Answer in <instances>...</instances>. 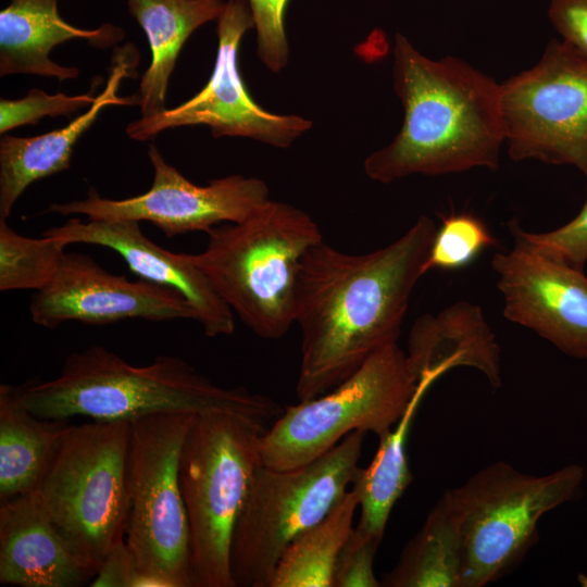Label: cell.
<instances>
[{
  "instance_id": "obj_7",
  "label": "cell",
  "mask_w": 587,
  "mask_h": 587,
  "mask_svg": "<svg viewBox=\"0 0 587 587\" xmlns=\"http://www.w3.org/2000/svg\"><path fill=\"white\" fill-rule=\"evenodd\" d=\"M584 479L576 463L534 476L498 461L446 489L462 539L460 587H483L510 573L538 541L540 517L573 500Z\"/></svg>"
},
{
  "instance_id": "obj_2",
  "label": "cell",
  "mask_w": 587,
  "mask_h": 587,
  "mask_svg": "<svg viewBox=\"0 0 587 587\" xmlns=\"http://www.w3.org/2000/svg\"><path fill=\"white\" fill-rule=\"evenodd\" d=\"M392 74L403 123L389 145L365 159L369 178L388 184L415 174L499 167L500 84L460 58L425 57L401 34L395 37Z\"/></svg>"
},
{
  "instance_id": "obj_31",
  "label": "cell",
  "mask_w": 587,
  "mask_h": 587,
  "mask_svg": "<svg viewBox=\"0 0 587 587\" xmlns=\"http://www.w3.org/2000/svg\"><path fill=\"white\" fill-rule=\"evenodd\" d=\"M521 234L547 254L583 270L587 261V199L579 213L563 226L547 233Z\"/></svg>"
},
{
  "instance_id": "obj_28",
  "label": "cell",
  "mask_w": 587,
  "mask_h": 587,
  "mask_svg": "<svg viewBox=\"0 0 587 587\" xmlns=\"http://www.w3.org/2000/svg\"><path fill=\"white\" fill-rule=\"evenodd\" d=\"M93 90L92 87L87 93L68 96L62 92L49 95L34 88L22 99H1L0 133L4 134L26 124H37L45 116L68 115L82 108L90 107L97 97Z\"/></svg>"
},
{
  "instance_id": "obj_9",
  "label": "cell",
  "mask_w": 587,
  "mask_h": 587,
  "mask_svg": "<svg viewBox=\"0 0 587 587\" xmlns=\"http://www.w3.org/2000/svg\"><path fill=\"white\" fill-rule=\"evenodd\" d=\"M417 385L398 344L382 347L333 389L284 408L262 437L263 465L302 466L355 430L383 438L405 412Z\"/></svg>"
},
{
  "instance_id": "obj_27",
  "label": "cell",
  "mask_w": 587,
  "mask_h": 587,
  "mask_svg": "<svg viewBox=\"0 0 587 587\" xmlns=\"http://www.w3.org/2000/svg\"><path fill=\"white\" fill-rule=\"evenodd\" d=\"M497 245L486 224L470 213L449 214L436 229L424 265L430 270L454 271L470 265L485 249Z\"/></svg>"
},
{
  "instance_id": "obj_30",
  "label": "cell",
  "mask_w": 587,
  "mask_h": 587,
  "mask_svg": "<svg viewBox=\"0 0 587 587\" xmlns=\"http://www.w3.org/2000/svg\"><path fill=\"white\" fill-rule=\"evenodd\" d=\"M383 538L355 526L345 542L334 573L333 587H379L373 563Z\"/></svg>"
},
{
  "instance_id": "obj_8",
  "label": "cell",
  "mask_w": 587,
  "mask_h": 587,
  "mask_svg": "<svg viewBox=\"0 0 587 587\" xmlns=\"http://www.w3.org/2000/svg\"><path fill=\"white\" fill-rule=\"evenodd\" d=\"M366 432L347 435L295 469L261 465L236 522L229 551L235 587H268L287 546L319 523L351 486Z\"/></svg>"
},
{
  "instance_id": "obj_18",
  "label": "cell",
  "mask_w": 587,
  "mask_h": 587,
  "mask_svg": "<svg viewBox=\"0 0 587 587\" xmlns=\"http://www.w3.org/2000/svg\"><path fill=\"white\" fill-rule=\"evenodd\" d=\"M138 53L132 45L115 49L104 89L86 112L62 128L35 137L0 139V218L7 220L25 189L36 180L70 167L74 147L108 105H139L138 95L120 97L121 80L134 77Z\"/></svg>"
},
{
  "instance_id": "obj_21",
  "label": "cell",
  "mask_w": 587,
  "mask_h": 587,
  "mask_svg": "<svg viewBox=\"0 0 587 587\" xmlns=\"http://www.w3.org/2000/svg\"><path fill=\"white\" fill-rule=\"evenodd\" d=\"M224 5L223 0H127L128 11L145 32L151 51L137 93L141 117L166 110L167 85L182 47L200 26L217 21Z\"/></svg>"
},
{
  "instance_id": "obj_10",
  "label": "cell",
  "mask_w": 587,
  "mask_h": 587,
  "mask_svg": "<svg viewBox=\"0 0 587 587\" xmlns=\"http://www.w3.org/2000/svg\"><path fill=\"white\" fill-rule=\"evenodd\" d=\"M195 414L164 412L132 421L125 541L139 567L164 587H193L179 459Z\"/></svg>"
},
{
  "instance_id": "obj_11",
  "label": "cell",
  "mask_w": 587,
  "mask_h": 587,
  "mask_svg": "<svg viewBox=\"0 0 587 587\" xmlns=\"http://www.w3.org/2000/svg\"><path fill=\"white\" fill-rule=\"evenodd\" d=\"M500 87L509 157L573 165L587 179V57L553 39Z\"/></svg>"
},
{
  "instance_id": "obj_22",
  "label": "cell",
  "mask_w": 587,
  "mask_h": 587,
  "mask_svg": "<svg viewBox=\"0 0 587 587\" xmlns=\"http://www.w3.org/2000/svg\"><path fill=\"white\" fill-rule=\"evenodd\" d=\"M68 420H47L28 411L15 386L0 385V501L37 488Z\"/></svg>"
},
{
  "instance_id": "obj_33",
  "label": "cell",
  "mask_w": 587,
  "mask_h": 587,
  "mask_svg": "<svg viewBox=\"0 0 587 587\" xmlns=\"http://www.w3.org/2000/svg\"><path fill=\"white\" fill-rule=\"evenodd\" d=\"M548 17L562 40L587 57V0H550Z\"/></svg>"
},
{
  "instance_id": "obj_24",
  "label": "cell",
  "mask_w": 587,
  "mask_h": 587,
  "mask_svg": "<svg viewBox=\"0 0 587 587\" xmlns=\"http://www.w3.org/2000/svg\"><path fill=\"white\" fill-rule=\"evenodd\" d=\"M462 564V539L445 491L380 583L385 587H460Z\"/></svg>"
},
{
  "instance_id": "obj_19",
  "label": "cell",
  "mask_w": 587,
  "mask_h": 587,
  "mask_svg": "<svg viewBox=\"0 0 587 587\" xmlns=\"http://www.w3.org/2000/svg\"><path fill=\"white\" fill-rule=\"evenodd\" d=\"M407 360L417 383L437 380L450 370H478L492 387L501 385L500 347L480 308L459 301L419 317L409 335Z\"/></svg>"
},
{
  "instance_id": "obj_26",
  "label": "cell",
  "mask_w": 587,
  "mask_h": 587,
  "mask_svg": "<svg viewBox=\"0 0 587 587\" xmlns=\"http://www.w3.org/2000/svg\"><path fill=\"white\" fill-rule=\"evenodd\" d=\"M66 246L48 236L21 235L0 218V290L42 289L59 270Z\"/></svg>"
},
{
  "instance_id": "obj_4",
  "label": "cell",
  "mask_w": 587,
  "mask_h": 587,
  "mask_svg": "<svg viewBox=\"0 0 587 587\" xmlns=\"http://www.w3.org/2000/svg\"><path fill=\"white\" fill-rule=\"evenodd\" d=\"M205 249L187 254L234 314L259 337L279 339L295 324L305 253L323 240L303 210L268 199L248 217L209 233Z\"/></svg>"
},
{
  "instance_id": "obj_16",
  "label": "cell",
  "mask_w": 587,
  "mask_h": 587,
  "mask_svg": "<svg viewBox=\"0 0 587 587\" xmlns=\"http://www.w3.org/2000/svg\"><path fill=\"white\" fill-rule=\"evenodd\" d=\"M42 236L70 243H89L118 253L128 268L146 282L172 289L189 303L208 337L228 336L235 330V314L203 272L186 253L171 252L150 240L130 220L72 217L50 227Z\"/></svg>"
},
{
  "instance_id": "obj_20",
  "label": "cell",
  "mask_w": 587,
  "mask_h": 587,
  "mask_svg": "<svg viewBox=\"0 0 587 587\" xmlns=\"http://www.w3.org/2000/svg\"><path fill=\"white\" fill-rule=\"evenodd\" d=\"M123 28L103 24L84 29L64 21L58 0H10L0 11V75L33 74L59 80L76 78V67L63 66L50 59L51 50L72 39H85L97 48L117 43Z\"/></svg>"
},
{
  "instance_id": "obj_23",
  "label": "cell",
  "mask_w": 587,
  "mask_h": 587,
  "mask_svg": "<svg viewBox=\"0 0 587 587\" xmlns=\"http://www.w3.org/2000/svg\"><path fill=\"white\" fill-rule=\"evenodd\" d=\"M435 382H419L416 392L392 429L379 439L376 454L367 467H358L351 488L361 509L358 527L383 538L390 512L403 495L412 474L408 463L407 440L412 421L426 391Z\"/></svg>"
},
{
  "instance_id": "obj_17",
  "label": "cell",
  "mask_w": 587,
  "mask_h": 587,
  "mask_svg": "<svg viewBox=\"0 0 587 587\" xmlns=\"http://www.w3.org/2000/svg\"><path fill=\"white\" fill-rule=\"evenodd\" d=\"M96 573L65 539L34 491L1 502V584L78 587L89 585Z\"/></svg>"
},
{
  "instance_id": "obj_6",
  "label": "cell",
  "mask_w": 587,
  "mask_h": 587,
  "mask_svg": "<svg viewBox=\"0 0 587 587\" xmlns=\"http://www.w3.org/2000/svg\"><path fill=\"white\" fill-rule=\"evenodd\" d=\"M130 421L70 424L35 489L73 549L97 570L125 538Z\"/></svg>"
},
{
  "instance_id": "obj_25",
  "label": "cell",
  "mask_w": 587,
  "mask_h": 587,
  "mask_svg": "<svg viewBox=\"0 0 587 587\" xmlns=\"http://www.w3.org/2000/svg\"><path fill=\"white\" fill-rule=\"evenodd\" d=\"M359 497L351 488L280 555L268 587H333L339 553L353 529Z\"/></svg>"
},
{
  "instance_id": "obj_14",
  "label": "cell",
  "mask_w": 587,
  "mask_h": 587,
  "mask_svg": "<svg viewBox=\"0 0 587 587\" xmlns=\"http://www.w3.org/2000/svg\"><path fill=\"white\" fill-rule=\"evenodd\" d=\"M514 246L491 260L503 315L549 340L565 354L587 359V276L528 241L515 222Z\"/></svg>"
},
{
  "instance_id": "obj_5",
  "label": "cell",
  "mask_w": 587,
  "mask_h": 587,
  "mask_svg": "<svg viewBox=\"0 0 587 587\" xmlns=\"http://www.w3.org/2000/svg\"><path fill=\"white\" fill-rule=\"evenodd\" d=\"M265 423L227 410L193 415L179 459L193 587H235L232 536L252 478L263 464Z\"/></svg>"
},
{
  "instance_id": "obj_32",
  "label": "cell",
  "mask_w": 587,
  "mask_h": 587,
  "mask_svg": "<svg viewBox=\"0 0 587 587\" xmlns=\"http://www.w3.org/2000/svg\"><path fill=\"white\" fill-rule=\"evenodd\" d=\"M89 586L92 587H164L138 565L125 538L107 553Z\"/></svg>"
},
{
  "instance_id": "obj_15",
  "label": "cell",
  "mask_w": 587,
  "mask_h": 587,
  "mask_svg": "<svg viewBox=\"0 0 587 587\" xmlns=\"http://www.w3.org/2000/svg\"><path fill=\"white\" fill-rule=\"evenodd\" d=\"M29 312L34 323L51 329L70 321L92 325L128 319L195 321L189 303L176 291L112 274L76 252H65L53 278L33 296Z\"/></svg>"
},
{
  "instance_id": "obj_1",
  "label": "cell",
  "mask_w": 587,
  "mask_h": 587,
  "mask_svg": "<svg viewBox=\"0 0 587 587\" xmlns=\"http://www.w3.org/2000/svg\"><path fill=\"white\" fill-rule=\"evenodd\" d=\"M436 229L422 215L400 238L373 252L346 253L324 239L309 249L295 305L300 401L333 389L375 351L397 342Z\"/></svg>"
},
{
  "instance_id": "obj_29",
  "label": "cell",
  "mask_w": 587,
  "mask_h": 587,
  "mask_svg": "<svg viewBox=\"0 0 587 587\" xmlns=\"http://www.w3.org/2000/svg\"><path fill=\"white\" fill-rule=\"evenodd\" d=\"M257 32L258 55L272 72L288 62L285 13L289 0H248Z\"/></svg>"
},
{
  "instance_id": "obj_3",
  "label": "cell",
  "mask_w": 587,
  "mask_h": 587,
  "mask_svg": "<svg viewBox=\"0 0 587 587\" xmlns=\"http://www.w3.org/2000/svg\"><path fill=\"white\" fill-rule=\"evenodd\" d=\"M15 392L28 411L47 420L132 422L164 412L227 410L266 424L284 410L245 387L214 384L178 357L161 354L137 366L99 345L70 353L57 377L28 380Z\"/></svg>"
},
{
  "instance_id": "obj_12",
  "label": "cell",
  "mask_w": 587,
  "mask_h": 587,
  "mask_svg": "<svg viewBox=\"0 0 587 587\" xmlns=\"http://www.w3.org/2000/svg\"><path fill=\"white\" fill-rule=\"evenodd\" d=\"M216 22L217 54L207 85L176 108L129 123L127 135L148 140L167 128L205 125L214 137H248L278 148L289 147L312 123L298 115L271 113L250 97L238 67L242 37L254 27L248 0L225 1Z\"/></svg>"
},
{
  "instance_id": "obj_13",
  "label": "cell",
  "mask_w": 587,
  "mask_h": 587,
  "mask_svg": "<svg viewBox=\"0 0 587 587\" xmlns=\"http://www.w3.org/2000/svg\"><path fill=\"white\" fill-rule=\"evenodd\" d=\"M148 155L153 180L145 193L113 200L89 188L85 199L51 203L46 212L90 220L148 221L166 237H174L208 234L221 224L240 222L270 199L266 184L259 178L236 174L198 186L166 163L155 145L149 146Z\"/></svg>"
}]
</instances>
